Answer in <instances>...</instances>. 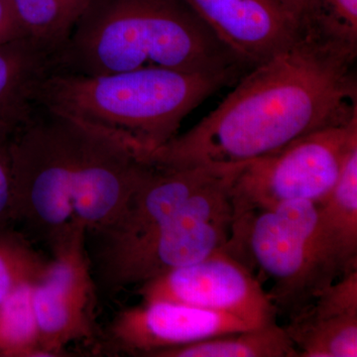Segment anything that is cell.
<instances>
[{"label": "cell", "mask_w": 357, "mask_h": 357, "mask_svg": "<svg viewBox=\"0 0 357 357\" xmlns=\"http://www.w3.org/2000/svg\"><path fill=\"white\" fill-rule=\"evenodd\" d=\"M356 50L300 28L295 42L250 69L220 105L146 156L159 168L238 164L357 116Z\"/></svg>", "instance_id": "1"}, {"label": "cell", "mask_w": 357, "mask_h": 357, "mask_svg": "<svg viewBox=\"0 0 357 357\" xmlns=\"http://www.w3.org/2000/svg\"><path fill=\"white\" fill-rule=\"evenodd\" d=\"M14 220L53 243L82 227L102 236L151 172L114 136L33 100L14 130Z\"/></svg>", "instance_id": "2"}, {"label": "cell", "mask_w": 357, "mask_h": 357, "mask_svg": "<svg viewBox=\"0 0 357 357\" xmlns=\"http://www.w3.org/2000/svg\"><path fill=\"white\" fill-rule=\"evenodd\" d=\"M53 69L98 76L169 69L238 73L245 66L184 0H88Z\"/></svg>", "instance_id": "3"}, {"label": "cell", "mask_w": 357, "mask_h": 357, "mask_svg": "<svg viewBox=\"0 0 357 357\" xmlns=\"http://www.w3.org/2000/svg\"><path fill=\"white\" fill-rule=\"evenodd\" d=\"M238 75L151 68L86 76L51 70L34 100L123 141L145 161L177 135L192 109Z\"/></svg>", "instance_id": "4"}, {"label": "cell", "mask_w": 357, "mask_h": 357, "mask_svg": "<svg viewBox=\"0 0 357 357\" xmlns=\"http://www.w3.org/2000/svg\"><path fill=\"white\" fill-rule=\"evenodd\" d=\"M317 222L318 204L309 201L287 202L232 220L225 250L272 281L268 294L289 319L337 280L319 253Z\"/></svg>", "instance_id": "5"}, {"label": "cell", "mask_w": 357, "mask_h": 357, "mask_svg": "<svg viewBox=\"0 0 357 357\" xmlns=\"http://www.w3.org/2000/svg\"><path fill=\"white\" fill-rule=\"evenodd\" d=\"M244 163L199 192L172 220L124 248L100 253L110 287L141 285L225 248L231 229L232 184Z\"/></svg>", "instance_id": "6"}, {"label": "cell", "mask_w": 357, "mask_h": 357, "mask_svg": "<svg viewBox=\"0 0 357 357\" xmlns=\"http://www.w3.org/2000/svg\"><path fill=\"white\" fill-rule=\"evenodd\" d=\"M357 147V116L314 131L267 156L244 164L232 184L234 218L293 201L319 204L337 184Z\"/></svg>", "instance_id": "7"}, {"label": "cell", "mask_w": 357, "mask_h": 357, "mask_svg": "<svg viewBox=\"0 0 357 357\" xmlns=\"http://www.w3.org/2000/svg\"><path fill=\"white\" fill-rule=\"evenodd\" d=\"M143 302L167 301L243 319L252 328L277 321L279 312L252 270L225 248L141 284Z\"/></svg>", "instance_id": "8"}, {"label": "cell", "mask_w": 357, "mask_h": 357, "mask_svg": "<svg viewBox=\"0 0 357 357\" xmlns=\"http://www.w3.org/2000/svg\"><path fill=\"white\" fill-rule=\"evenodd\" d=\"M86 234L74 227L56 239L53 259L33 285L40 347L47 356H58L70 342L93 333L96 293Z\"/></svg>", "instance_id": "9"}, {"label": "cell", "mask_w": 357, "mask_h": 357, "mask_svg": "<svg viewBox=\"0 0 357 357\" xmlns=\"http://www.w3.org/2000/svg\"><path fill=\"white\" fill-rule=\"evenodd\" d=\"M252 328L230 314L154 301L119 312L110 326V335L115 345L126 354L150 357L163 349Z\"/></svg>", "instance_id": "10"}, {"label": "cell", "mask_w": 357, "mask_h": 357, "mask_svg": "<svg viewBox=\"0 0 357 357\" xmlns=\"http://www.w3.org/2000/svg\"><path fill=\"white\" fill-rule=\"evenodd\" d=\"M246 68L286 50L300 26L277 0H184Z\"/></svg>", "instance_id": "11"}, {"label": "cell", "mask_w": 357, "mask_h": 357, "mask_svg": "<svg viewBox=\"0 0 357 357\" xmlns=\"http://www.w3.org/2000/svg\"><path fill=\"white\" fill-rule=\"evenodd\" d=\"M236 165L215 164L177 169L153 166L121 217L102 234L100 253L124 248L159 229L184 210L199 192Z\"/></svg>", "instance_id": "12"}, {"label": "cell", "mask_w": 357, "mask_h": 357, "mask_svg": "<svg viewBox=\"0 0 357 357\" xmlns=\"http://www.w3.org/2000/svg\"><path fill=\"white\" fill-rule=\"evenodd\" d=\"M284 328L298 357H356L357 270L321 290Z\"/></svg>", "instance_id": "13"}, {"label": "cell", "mask_w": 357, "mask_h": 357, "mask_svg": "<svg viewBox=\"0 0 357 357\" xmlns=\"http://www.w3.org/2000/svg\"><path fill=\"white\" fill-rule=\"evenodd\" d=\"M317 204L319 253L338 279L357 270V147L345 160L332 192Z\"/></svg>", "instance_id": "14"}, {"label": "cell", "mask_w": 357, "mask_h": 357, "mask_svg": "<svg viewBox=\"0 0 357 357\" xmlns=\"http://www.w3.org/2000/svg\"><path fill=\"white\" fill-rule=\"evenodd\" d=\"M53 68V55L28 37L0 43V121L20 119Z\"/></svg>", "instance_id": "15"}, {"label": "cell", "mask_w": 357, "mask_h": 357, "mask_svg": "<svg viewBox=\"0 0 357 357\" xmlns=\"http://www.w3.org/2000/svg\"><path fill=\"white\" fill-rule=\"evenodd\" d=\"M150 357H298V351L284 326L275 321L262 328L163 349Z\"/></svg>", "instance_id": "16"}, {"label": "cell", "mask_w": 357, "mask_h": 357, "mask_svg": "<svg viewBox=\"0 0 357 357\" xmlns=\"http://www.w3.org/2000/svg\"><path fill=\"white\" fill-rule=\"evenodd\" d=\"M88 0H10L25 37L52 55L69 38Z\"/></svg>", "instance_id": "17"}, {"label": "cell", "mask_w": 357, "mask_h": 357, "mask_svg": "<svg viewBox=\"0 0 357 357\" xmlns=\"http://www.w3.org/2000/svg\"><path fill=\"white\" fill-rule=\"evenodd\" d=\"M33 285L23 284L0 304V356H47L40 347Z\"/></svg>", "instance_id": "18"}, {"label": "cell", "mask_w": 357, "mask_h": 357, "mask_svg": "<svg viewBox=\"0 0 357 357\" xmlns=\"http://www.w3.org/2000/svg\"><path fill=\"white\" fill-rule=\"evenodd\" d=\"M20 234L0 230V304L26 283H35L48 265Z\"/></svg>", "instance_id": "19"}, {"label": "cell", "mask_w": 357, "mask_h": 357, "mask_svg": "<svg viewBox=\"0 0 357 357\" xmlns=\"http://www.w3.org/2000/svg\"><path fill=\"white\" fill-rule=\"evenodd\" d=\"M300 27L357 49V0H310Z\"/></svg>", "instance_id": "20"}, {"label": "cell", "mask_w": 357, "mask_h": 357, "mask_svg": "<svg viewBox=\"0 0 357 357\" xmlns=\"http://www.w3.org/2000/svg\"><path fill=\"white\" fill-rule=\"evenodd\" d=\"M22 117L0 121V230L7 229L14 220L11 143L16 126Z\"/></svg>", "instance_id": "21"}, {"label": "cell", "mask_w": 357, "mask_h": 357, "mask_svg": "<svg viewBox=\"0 0 357 357\" xmlns=\"http://www.w3.org/2000/svg\"><path fill=\"white\" fill-rule=\"evenodd\" d=\"M25 37L10 0H0V43Z\"/></svg>", "instance_id": "22"}, {"label": "cell", "mask_w": 357, "mask_h": 357, "mask_svg": "<svg viewBox=\"0 0 357 357\" xmlns=\"http://www.w3.org/2000/svg\"><path fill=\"white\" fill-rule=\"evenodd\" d=\"M286 13L300 26L310 0H277Z\"/></svg>", "instance_id": "23"}]
</instances>
